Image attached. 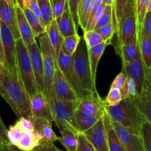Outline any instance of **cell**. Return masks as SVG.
Masks as SVG:
<instances>
[{
  "label": "cell",
  "mask_w": 151,
  "mask_h": 151,
  "mask_svg": "<svg viewBox=\"0 0 151 151\" xmlns=\"http://www.w3.org/2000/svg\"><path fill=\"white\" fill-rule=\"evenodd\" d=\"M75 117L76 124H77V126L81 133H84L86 130L91 128L100 119L97 117L88 115L86 113H82V112L79 111L78 110H76Z\"/></svg>",
  "instance_id": "4dcf8cb0"
},
{
  "label": "cell",
  "mask_w": 151,
  "mask_h": 151,
  "mask_svg": "<svg viewBox=\"0 0 151 151\" xmlns=\"http://www.w3.org/2000/svg\"><path fill=\"white\" fill-rule=\"evenodd\" d=\"M62 136H58L59 141L68 151H76L78 146V133L69 130L64 129L60 130Z\"/></svg>",
  "instance_id": "f546056e"
},
{
  "label": "cell",
  "mask_w": 151,
  "mask_h": 151,
  "mask_svg": "<svg viewBox=\"0 0 151 151\" xmlns=\"http://www.w3.org/2000/svg\"><path fill=\"white\" fill-rule=\"evenodd\" d=\"M39 38H40V47L42 56L43 68H44V79L45 86V93L53 88L52 85H53V77H54L56 66L46 32L39 36Z\"/></svg>",
  "instance_id": "8992f818"
},
{
  "label": "cell",
  "mask_w": 151,
  "mask_h": 151,
  "mask_svg": "<svg viewBox=\"0 0 151 151\" xmlns=\"http://www.w3.org/2000/svg\"><path fill=\"white\" fill-rule=\"evenodd\" d=\"M29 8L31 9V11L34 13L36 15V17L40 19L41 20V22H42L43 24V20H42V13L41 11H40V8L39 5H38L37 0H31L30 1V7Z\"/></svg>",
  "instance_id": "f907efd6"
},
{
  "label": "cell",
  "mask_w": 151,
  "mask_h": 151,
  "mask_svg": "<svg viewBox=\"0 0 151 151\" xmlns=\"http://www.w3.org/2000/svg\"><path fill=\"white\" fill-rule=\"evenodd\" d=\"M16 49L17 66L19 74L26 91L28 93L30 97H31L40 91L36 85L27 47L22 39H19L16 42Z\"/></svg>",
  "instance_id": "5b68a950"
},
{
  "label": "cell",
  "mask_w": 151,
  "mask_h": 151,
  "mask_svg": "<svg viewBox=\"0 0 151 151\" xmlns=\"http://www.w3.org/2000/svg\"><path fill=\"white\" fill-rule=\"evenodd\" d=\"M116 53L121 56L122 63H130L142 57L139 39L134 40L133 42L127 45H119Z\"/></svg>",
  "instance_id": "cb8c5ba5"
},
{
  "label": "cell",
  "mask_w": 151,
  "mask_h": 151,
  "mask_svg": "<svg viewBox=\"0 0 151 151\" xmlns=\"http://www.w3.org/2000/svg\"><path fill=\"white\" fill-rule=\"evenodd\" d=\"M37 2L42 13L43 24L46 28L53 21L51 0H37Z\"/></svg>",
  "instance_id": "d6a6232c"
},
{
  "label": "cell",
  "mask_w": 151,
  "mask_h": 151,
  "mask_svg": "<svg viewBox=\"0 0 151 151\" xmlns=\"http://www.w3.org/2000/svg\"><path fill=\"white\" fill-rule=\"evenodd\" d=\"M145 151H151V124L145 122L141 130Z\"/></svg>",
  "instance_id": "ab89813d"
},
{
  "label": "cell",
  "mask_w": 151,
  "mask_h": 151,
  "mask_svg": "<svg viewBox=\"0 0 151 151\" xmlns=\"http://www.w3.org/2000/svg\"><path fill=\"white\" fill-rule=\"evenodd\" d=\"M94 1L95 0H82L79 5V26L82 27L84 32L86 30L90 14H91Z\"/></svg>",
  "instance_id": "1f68e13d"
},
{
  "label": "cell",
  "mask_w": 151,
  "mask_h": 151,
  "mask_svg": "<svg viewBox=\"0 0 151 151\" xmlns=\"http://www.w3.org/2000/svg\"><path fill=\"white\" fill-rule=\"evenodd\" d=\"M27 50H28L29 54H30V61H31L33 70L34 73L36 85L40 91L45 93V86L44 79V68H43L41 49L36 42L30 45L27 46Z\"/></svg>",
  "instance_id": "9a60e30c"
},
{
  "label": "cell",
  "mask_w": 151,
  "mask_h": 151,
  "mask_svg": "<svg viewBox=\"0 0 151 151\" xmlns=\"http://www.w3.org/2000/svg\"><path fill=\"white\" fill-rule=\"evenodd\" d=\"M111 123L126 151H145L142 135L132 133L116 122L111 120Z\"/></svg>",
  "instance_id": "8fae6325"
},
{
  "label": "cell",
  "mask_w": 151,
  "mask_h": 151,
  "mask_svg": "<svg viewBox=\"0 0 151 151\" xmlns=\"http://www.w3.org/2000/svg\"><path fill=\"white\" fill-rule=\"evenodd\" d=\"M5 65L0 61V82H2L5 77Z\"/></svg>",
  "instance_id": "11a10c76"
},
{
  "label": "cell",
  "mask_w": 151,
  "mask_h": 151,
  "mask_svg": "<svg viewBox=\"0 0 151 151\" xmlns=\"http://www.w3.org/2000/svg\"><path fill=\"white\" fill-rule=\"evenodd\" d=\"M102 4L105 5H113L114 0H102Z\"/></svg>",
  "instance_id": "9f6ffc18"
},
{
  "label": "cell",
  "mask_w": 151,
  "mask_h": 151,
  "mask_svg": "<svg viewBox=\"0 0 151 151\" xmlns=\"http://www.w3.org/2000/svg\"><path fill=\"white\" fill-rule=\"evenodd\" d=\"M56 22L59 32L64 38L78 34V28L76 26L75 22L70 12L68 6L65 12L59 18L56 19Z\"/></svg>",
  "instance_id": "603a6c76"
},
{
  "label": "cell",
  "mask_w": 151,
  "mask_h": 151,
  "mask_svg": "<svg viewBox=\"0 0 151 151\" xmlns=\"http://www.w3.org/2000/svg\"><path fill=\"white\" fill-rule=\"evenodd\" d=\"M122 71L127 77H130L136 84L138 93L140 94L143 90L147 74V68L144 65L142 57L130 63H122Z\"/></svg>",
  "instance_id": "5bb4252c"
},
{
  "label": "cell",
  "mask_w": 151,
  "mask_h": 151,
  "mask_svg": "<svg viewBox=\"0 0 151 151\" xmlns=\"http://www.w3.org/2000/svg\"><path fill=\"white\" fill-rule=\"evenodd\" d=\"M105 111L112 121L136 134L141 135L142 125L147 122L130 98L122 99L116 106H105Z\"/></svg>",
  "instance_id": "7a4b0ae2"
},
{
  "label": "cell",
  "mask_w": 151,
  "mask_h": 151,
  "mask_svg": "<svg viewBox=\"0 0 151 151\" xmlns=\"http://www.w3.org/2000/svg\"><path fill=\"white\" fill-rule=\"evenodd\" d=\"M46 33L48 37L49 43H50L52 53H53V58H54L56 68H59L58 59H59L61 49H62V45H63L64 37L59 32L56 20L53 19L51 23L46 27Z\"/></svg>",
  "instance_id": "d6986e66"
},
{
  "label": "cell",
  "mask_w": 151,
  "mask_h": 151,
  "mask_svg": "<svg viewBox=\"0 0 151 151\" xmlns=\"http://www.w3.org/2000/svg\"><path fill=\"white\" fill-rule=\"evenodd\" d=\"M83 40H85L88 48L93 47L104 42L102 38L96 30H87L84 32Z\"/></svg>",
  "instance_id": "d590c367"
},
{
  "label": "cell",
  "mask_w": 151,
  "mask_h": 151,
  "mask_svg": "<svg viewBox=\"0 0 151 151\" xmlns=\"http://www.w3.org/2000/svg\"><path fill=\"white\" fill-rule=\"evenodd\" d=\"M122 100V97L120 90L110 88L105 100H104V103L105 106H116L119 104Z\"/></svg>",
  "instance_id": "f35d334b"
},
{
  "label": "cell",
  "mask_w": 151,
  "mask_h": 151,
  "mask_svg": "<svg viewBox=\"0 0 151 151\" xmlns=\"http://www.w3.org/2000/svg\"><path fill=\"white\" fill-rule=\"evenodd\" d=\"M1 31H2V47H3L4 57H5V67L11 72L18 70L17 66V49L16 42L12 32L9 27L0 22Z\"/></svg>",
  "instance_id": "ba28073f"
},
{
  "label": "cell",
  "mask_w": 151,
  "mask_h": 151,
  "mask_svg": "<svg viewBox=\"0 0 151 151\" xmlns=\"http://www.w3.org/2000/svg\"><path fill=\"white\" fill-rule=\"evenodd\" d=\"M58 66L63 75L65 76V77L66 78L67 81L69 82L73 89L74 90L78 98L82 99L85 97V94L81 87L80 82L74 69L72 56L68 54L63 47L61 49L60 54L58 59Z\"/></svg>",
  "instance_id": "52a82bcc"
},
{
  "label": "cell",
  "mask_w": 151,
  "mask_h": 151,
  "mask_svg": "<svg viewBox=\"0 0 151 151\" xmlns=\"http://www.w3.org/2000/svg\"><path fill=\"white\" fill-rule=\"evenodd\" d=\"M119 45L130 44L139 39V27L137 24L136 12L124 17L116 27Z\"/></svg>",
  "instance_id": "9c48e42d"
},
{
  "label": "cell",
  "mask_w": 151,
  "mask_h": 151,
  "mask_svg": "<svg viewBox=\"0 0 151 151\" xmlns=\"http://www.w3.org/2000/svg\"><path fill=\"white\" fill-rule=\"evenodd\" d=\"M82 0H81V2H82Z\"/></svg>",
  "instance_id": "680465c9"
},
{
  "label": "cell",
  "mask_w": 151,
  "mask_h": 151,
  "mask_svg": "<svg viewBox=\"0 0 151 151\" xmlns=\"http://www.w3.org/2000/svg\"><path fill=\"white\" fill-rule=\"evenodd\" d=\"M73 64L85 97L93 96L99 97L96 84L93 81L88 58V48L85 40L82 39L75 53L72 56Z\"/></svg>",
  "instance_id": "277c9868"
},
{
  "label": "cell",
  "mask_w": 151,
  "mask_h": 151,
  "mask_svg": "<svg viewBox=\"0 0 151 151\" xmlns=\"http://www.w3.org/2000/svg\"><path fill=\"white\" fill-rule=\"evenodd\" d=\"M5 77L0 82V96L8 103L19 117L32 118L30 97L18 70L11 72L5 67Z\"/></svg>",
  "instance_id": "6da1fadb"
},
{
  "label": "cell",
  "mask_w": 151,
  "mask_h": 151,
  "mask_svg": "<svg viewBox=\"0 0 151 151\" xmlns=\"http://www.w3.org/2000/svg\"><path fill=\"white\" fill-rule=\"evenodd\" d=\"M150 0H136V15L139 30L142 27L145 16L147 13V7Z\"/></svg>",
  "instance_id": "e575fe53"
},
{
  "label": "cell",
  "mask_w": 151,
  "mask_h": 151,
  "mask_svg": "<svg viewBox=\"0 0 151 151\" xmlns=\"http://www.w3.org/2000/svg\"><path fill=\"white\" fill-rule=\"evenodd\" d=\"M31 151H62L58 149L53 143L51 144H40Z\"/></svg>",
  "instance_id": "681fc988"
},
{
  "label": "cell",
  "mask_w": 151,
  "mask_h": 151,
  "mask_svg": "<svg viewBox=\"0 0 151 151\" xmlns=\"http://www.w3.org/2000/svg\"><path fill=\"white\" fill-rule=\"evenodd\" d=\"M76 151H97L83 133L78 135V146Z\"/></svg>",
  "instance_id": "ee69618b"
},
{
  "label": "cell",
  "mask_w": 151,
  "mask_h": 151,
  "mask_svg": "<svg viewBox=\"0 0 151 151\" xmlns=\"http://www.w3.org/2000/svg\"><path fill=\"white\" fill-rule=\"evenodd\" d=\"M139 30H142L151 39V12L147 13L142 27Z\"/></svg>",
  "instance_id": "7dc6e473"
},
{
  "label": "cell",
  "mask_w": 151,
  "mask_h": 151,
  "mask_svg": "<svg viewBox=\"0 0 151 151\" xmlns=\"http://www.w3.org/2000/svg\"><path fill=\"white\" fill-rule=\"evenodd\" d=\"M24 134V132L19 127V126L16 123L14 125L11 126L8 129V136L9 142L11 145H14L17 146L19 141L22 138V136Z\"/></svg>",
  "instance_id": "b9f144b4"
},
{
  "label": "cell",
  "mask_w": 151,
  "mask_h": 151,
  "mask_svg": "<svg viewBox=\"0 0 151 151\" xmlns=\"http://www.w3.org/2000/svg\"><path fill=\"white\" fill-rule=\"evenodd\" d=\"M114 21V13H113V5H106L105 10L104 14L99 19L98 22L96 23L95 27V30L100 28V27L105 26L107 24H110Z\"/></svg>",
  "instance_id": "8d00e7d4"
},
{
  "label": "cell",
  "mask_w": 151,
  "mask_h": 151,
  "mask_svg": "<svg viewBox=\"0 0 151 151\" xmlns=\"http://www.w3.org/2000/svg\"><path fill=\"white\" fill-rule=\"evenodd\" d=\"M0 151H24L16 145L10 144H0Z\"/></svg>",
  "instance_id": "816d5d0a"
},
{
  "label": "cell",
  "mask_w": 151,
  "mask_h": 151,
  "mask_svg": "<svg viewBox=\"0 0 151 151\" xmlns=\"http://www.w3.org/2000/svg\"><path fill=\"white\" fill-rule=\"evenodd\" d=\"M110 44V42H104L98 45L97 46L88 48V58H89L90 66H91V75H92L93 81L95 84L99 62L101 56L104 53L105 48Z\"/></svg>",
  "instance_id": "d4e9b609"
},
{
  "label": "cell",
  "mask_w": 151,
  "mask_h": 151,
  "mask_svg": "<svg viewBox=\"0 0 151 151\" xmlns=\"http://www.w3.org/2000/svg\"><path fill=\"white\" fill-rule=\"evenodd\" d=\"M42 139V136L36 130L25 132L19 141L17 146L24 151H31L41 144Z\"/></svg>",
  "instance_id": "4316f807"
},
{
  "label": "cell",
  "mask_w": 151,
  "mask_h": 151,
  "mask_svg": "<svg viewBox=\"0 0 151 151\" xmlns=\"http://www.w3.org/2000/svg\"><path fill=\"white\" fill-rule=\"evenodd\" d=\"M70 12L73 18L76 27H79V8L81 3V0H67Z\"/></svg>",
  "instance_id": "7bdbcfd3"
},
{
  "label": "cell",
  "mask_w": 151,
  "mask_h": 151,
  "mask_svg": "<svg viewBox=\"0 0 151 151\" xmlns=\"http://www.w3.org/2000/svg\"><path fill=\"white\" fill-rule=\"evenodd\" d=\"M0 61L5 65V57H4L3 47H2V31H1V24H0Z\"/></svg>",
  "instance_id": "db71d44e"
},
{
  "label": "cell",
  "mask_w": 151,
  "mask_h": 151,
  "mask_svg": "<svg viewBox=\"0 0 151 151\" xmlns=\"http://www.w3.org/2000/svg\"><path fill=\"white\" fill-rule=\"evenodd\" d=\"M139 42L144 65L147 68L151 69V39L143 31L139 30Z\"/></svg>",
  "instance_id": "83f0119b"
},
{
  "label": "cell",
  "mask_w": 151,
  "mask_h": 151,
  "mask_svg": "<svg viewBox=\"0 0 151 151\" xmlns=\"http://www.w3.org/2000/svg\"><path fill=\"white\" fill-rule=\"evenodd\" d=\"M133 12H136V0H114L113 13L116 30L122 20Z\"/></svg>",
  "instance_id": "7402d4cb"
},
{
  "label": "cell",
  "mask_w": 151,
  "mask_h": 151,
  "mask_svg": "<svg viewBox=\"0 0 151 151\" xmlns=\"http://www.w3.org/2000/svg\"><path fill=\"white\" fill-rule=\"evenodd\" d=\"M30 108L32 118H45L53 122L50 104L45 93L40 91L30 97Z\"/></svg>",
  "instance_id": "e0dca14e"
},
{
  "label": "cell",
  "mask_w": 151,
  "mask_h": 151,
  "mask_svg": "<svg viewBox=\"0 0 151 151\" xmlns=\"http://www.w3.org/2000/svg\"><path fill=\"white\" fill-rule=\"evenodd\" d=\"M83 133L97 151H109L108 139L103 117Z\"/></svg>",
  "instance_id": "4fadbf2b"
},
{
  "label": "cell",
  "mask_w": 151,
  "mask_h": 151,
  "mask_svg": "<svg viewBox=\"0 0 151 151\" xmlns=\"http://www.w3.org/2000/svg\"><path fill=\"white\" fill-rule=\"evenodd\" d=\"M52 87L55 95L59 99L62 101H76L80 99L78 98L74 90L59 68H56Z\"/></svg>",
  "instance_id": "2e32d148"
},
{
  "label": "cell",
  "mask_w": 151,
  "mask_h": 151,
  "mask_svg": "<svg viewBox=\"0 0 151 151\" xmlns=\"http://www.w3.org/2000/svg\"><path fill=\"white\" fill-rule=\"evenodd\" d=\"M17 124L19 126V127L23 130L24 133L34 131L35 130V127L33 121H32L31 119L28 118V117H21L17 122Z\"/></svg>",
  "instance_id": "f6af8a7d"
},
{
  "label": "cell",
  "mask_w": 151,
  "mask_h": 151,
  "mask_svg": "<svg viewBox=\"0 0 151 151\" xmlns=\"http://www.w3.org/2000/svg\"><path fill=\"white\" fill-rule=\"evenodd\" d=\"M35 130L42 136L41 144H51L57 141L58 136L52 129L51 122L45 118H31Z\"/></svg>",
  "instance_id": "44dd1931"
},
{
  "label": "cell",
  "mask_w": 151,
  "mask_h": 151,
  "mask_svg": "<svg viewBox=\"0 0 151 151\" xmlns=\"http://www.w3.org/2000/svg\"><path fill=\"white\" fill-rule=\"evenodd\" d=\"M16 13H17V24L19 31L20 36L25 45L29 46L36 42V37L33 35L30 24L26 19L23 10L16 4Z\"/></svg>",
  "instance_id": "ffe728a7"
},
{
  "label": "cell",
  "mask_w": 151,
  "mask_h": 151,
  "mask_svg": "<svg viewBox=\"0 0 151 151\" xmlns=\"http://www.w3.org/2000/svg\"><path fill=\"white\" fill-rule=\"evenodd\" d=\"M96 30L100 34V36H101L102 40L104 42H110L112 40L113 35L116 33V26L114 24V21L113 22L110 23V24H107L105 26H103V27H100V28L97 29Z\"/></svg>",
  "instance_id": "60d3db41"
},
{
  "label": "cell",
  "mask_w": 151,
  "mask_h": 151,
  "mask_svg": "<svg viewBox=\"0 0 151 151\" xmlns=\"http://www.w3.org/2000/svg\"><path fill=\"white\" fill-rule=\"evenodd\" d=\"M8 129L0 117V144H10L8 136Z\"/></svg>",
  "instance_id": "c3c4849f"
},
{
  "label": "cell",
  "mask_w": 151,
  "mask_h": 151,
  "mask_svg": "<svg viewBox=\"0 0 151 151\" xmlns=\"http://www.w3.org/2000/svg\"><path fill=\"white\" fill-rule=\"evenodd\" d=\"M45 95L50 104L53 122L59 127V130L69 129L79 134L75 112L77 110L79 99L76 101H62L59 99L55 95L53 88L45 93Z\"/></svg>",
  "instance_id": "3957f363"
},
{
  "label": "cell",
  "mask_w": 151,
  "mask_h": 151,
  "mask_svg": "<svg viewBox=\"0 0 151 151\" xmlns=\"http://www.w3.org/2000/svg\"><path fill=\"white\" fill-rule=\"evenodd\" d=\"M0 22L9 27L16 40L21 39L17 24L15 0H0Z\"/></svg>",
  "instance_id": "7c38bea8"
},
{
  "label": "cell",
  "mask_w": 151,
  "mask_h": 151,
  "mask_svg": "<svg viewBox=\"0 0 151 151\" xmlns=\"http://www.w3.org/2000/svg\"><path fill=\"white\" fill-rule=\"evenodd\" d=\"M67 0H51L52 17L53 19L56 20L68 8Z\"/></svg>",
  "instance_id": "74e56055"
},
{
  "label": "cell",
  "mask_w": 151,
  "mask_h": 151,
  "mask_svg": "<svg viewBox=\"0 0 151 151\" xmlns=\"http://www.w3.org/2000/svg\"><path fill=\"white\" fill-rule=\"evenodd\" d=\"M104 127L107 131V139H108L109 151H126L119 139L116 133L115 130L112 125L111 120L107 113L103 116Z\"/></svg>",
  "instance_id": "484cf974"
},
{
  "label": "cell",
  "mask_w": 151,
  "mask_h": 151,
  "mask_svg": "<svg viewBox=\"0 0 151 151\" xmlns=\"http://www.w3.org/2000/svg\"><path fill=\"white\" fill-rule=\"evenodd\" d=\"M30 1L31 0H15L16 4L20 7L22 9L24 8H29L30 7Z\"/></svg>",
  "instance_id": "f5cc1de1"
},
{
  "label": "cell",
  "mask_w": 151,
  "mask_h": 151,
  "mask_svg": "<svg viewBox=\"0 0 151 151\" xmlns=\"http://www.w3.org/2000/svg\"><path fill=\"white\" fill-rule=\"evenodd\" d=\"M23 11L25 15L26 19L30 24L31 30L33 31V35L35 37H39L42 34L46 32V28L44 24L41 22V20L36 17V14L31 11L30 8H24Z\"/></svg>",
  "instance_id": "f1b7e54d"
},
{
  "label": "cell",
  "mask_w": 151,
  "mask_h": 151,
  "mask_svg": "<svg viewBox=\"0 0 151 151\" xmlns=\"http://www.w3.org/2000/svg\"><path fill=\"white\" fill-rule=\"evenodd\" d=\"M131 99L145 120L151 124V69L147 68L146 79L142 93Z\"/></svg>",
  "instance_id": "30bf717a"
},
{
  "label": "cell",
  "mask_w": 151,
  "mask_h": 151,
  "mask_svg": "<svg viewBox=\"0 0 151 151\" xmlns=\"http://www.w3.org/2000/svg\"><path fill=\"white\" fill-rule=\"evenodd\" d=\"M77 110L99 119L102 118L106 113L104 100L101 99L100 96L96 97L93 96H89L80 99Z\"/></svg>",
  "instance_id": "ac0fdd59"
},
{
  "label": "cell",
  "mask_w": 151,
  "mask_h": 151,
  "mask_svg": "<svg viewBox=\"0 0 151 151\" xmlns=\"http://www.w3.org/2000/svg\"><path fill=\"white\" fill-rule=\"evenodd\" d=\"M147 12H151V0H150L149 4L147 7Z\"/></svg>",
  "instance_id": "6f0895ef"
},
{
  "label": "cell",
  "mask_w": 151,
  "mask_h": 151,
  "mask_svg": "<svg viewBox=\"0 0 151 151\" xmlns=\"http://www.w3.org/2000/svg\"><path fill=\"white\" fill-rule=\"evenodd\" d=\"M126 82H127V76L123 71H122L114 79L110 88L121 90L122 87L125 85Z\"/></svg>",
  "instance_id": "bcb514c9"
},
{
  "label": "cell",
  "mask_w": 151,
  "mask_h": 151,
  "mask_svg": "<svg viewBox=\"0 0 151 151\" xmlns=\"http://www.w3.org/2000/svg\"><path fill=\"white\" fill-rule=\"evenodd\" d=\"M81 40H82V37L79 34L64 38L62 47L65 49V50L68 54L73 56L77 49Z\"/></svg>",
  "instance_id": "836d02e7"
}]
</instances>
